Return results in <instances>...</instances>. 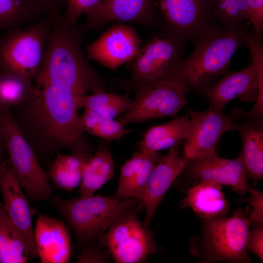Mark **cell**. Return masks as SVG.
I'll return each mask as SVG.
<instances>
[{
  "instance_id": "cell-19",
  "label": "cell",
  "mask_w": 263,
  "mask_h": 263,
  "mask_svg": "<svg viewBox=\"0 0 263 263\" xmlns=\"http://www.w3.org/2000/svg\"><path fill=\"white\" fill-rule=\"evenodd\" d=\"M36 247L41 263H67L71 254V238L61 221L39 215L34 231Z\"/></svg>"
},
{
  "instance_id": "cell-26",
  "label": "cell",
  "mask_w": 263,
  "mask_h": 263,
  "mask_svg": "<svg viewBox=\"0 0 263 263\" xmlns=\"http://www.w3.org/2000/svg\"><path fill=\"white\" fill-rule=\"evenodd\" d=\"M29 258L23 238L0 207V263H26Z\"/></svg>"
},
{
  "instance_id": "cell-6",
  "label": "cell",
  "mask_w": 263,
  "mask_h": 263,
  "mask_svg": "<svg viewBox=\"0 0 263 263\" xmlns=\"http://www.w3.org/2000/svg\"><path fill=\"white\" fill-rule=\"evenodd\" d=\"M185 42L162 29L154 33L127 63L131 76L114 79L113 87L130 91L172 75L184 59Z\"/></svg>"
},
{
  "instance_id": "cell-11",
  "label": "cell",
  "mask_w": 263,
  "mask_h": 263,
  "mask_svg": "<svg viewBox=\"0 0 263 263\" xmlns=\"http://www.w3.org/2000/svg\"><path fill=\"white\" fill-rule=\"evenodd\" d=\"M210 106L220 113L234 98L244 102H254L255 105L244 115L262 118L263 114V82L258 78L251 60L244 69L228 73L214 82L204 92Z\"/></svg>"
},
{
  "instance_id": "cell-31",
  "label": "cell",
  "mask_w": 263,
  "mask_h": 263,
  "mask_svg": "<svg viewBox=\"0 0 263 263\" xmlns=\"http://www.w3.org/2000/svg\"><path fill=\"white\" fill-rule=\"evenodd\" d=\"M162 157L159 151L146 154L140 169L126 190L123 199L133 198L141 203L149 175L156 164Z\"/></svg>"
},
{
  "instance_id": "cell-4",
  "label": "cell",
  "mask_w": 263,
  "mask_h": 263,
  "mask_svg": "<svg viewBox=\"0 0 263 263\" xmlns=\"http://www.w3.org/2000/svg\"><path fill=\"white\" fill-rule=\"evenodd\" d=\"M201 234L190 245L198 262L250 263L246 246L250 228L247 216L238 208L230 216L201 218Z\"/></svg>"
},
{
  "instance_id": "cell-25",
  "label": "cell",
  "mask_w": 263,
  "mask_h": 263,
  "mask_svg": "<svg viewBox=\"0 0 263 263\" xmlns=\"http://www.w3.org/2000/svg\"><path fill=\"white\" fill-rule=\"evenodd\" d=\"M49 16L32 0H0V37L10 29L32 24Z\"/></svg>"
},
{
  "instance_id": "cell-21",
  "label": "cell",
  "mask_w": 263,
  "mask_h": 263,
  "mask_svg": "<svg viewBox=\"0 0 263 263\" xmlns=\"http://www.w3.org/2000/svg\"><path fill=\"white\" fill-rule=\"evenodd\" d=\"M179 207L182 208L189 207L200 218L225 216L230 207L225 197L222 185L207 180L194 183L180 201Z\"/></svg>"
},
{
  "instance_id": "cell-29",
  "label": "cell",
  "mask_w": 263,
  "mask_h": 263,
  "mask_svg": "<svg viewBox=\"0 0 263 263\" xmlns=\"http://www.w3.org/2000/svg\"><path fill=\"white\" fill-rule=\"evenodd\" d=\"M80 118L85 132L109 142L118 140L131 131L117 120L104 117L86 109Z\"/></svg>"
},
{
  "instance_id": "cell-23",
  "label": "cell",
  "mask_w": 263,
  "mask_h": 263,
  "mask_svg": "<svg viewBox=\"0 0 263 263\" xmlns=\"http://www.w3.org/2000/svg\"><path fill=\"white\" fill-rule=\"evenodd\" d=\"M93 155L82 152L58 153L49 166V179L58 188L72 190L79 186L83 170Z\"/></svg>"
},
{
  "instance_id": "cell-15",
  "label": "cell",
  "mask_w": 263,
  "mask_h": 263,
  "mask_svg": "<svg viewBox=\"0 0 263 263\" xmlns=\"http://www.w3.org/2000/svg\"><path fill=\"white\" fill-rule=\"evenodd\" d=\"M142 43L143 40L134 28L117 23L88 44L86 58L114 70L132 60Z\"/></svg>"
},
{
  "instance_id": "cell-20",
  "label": "cell",
  "mask_w": 263,
  "mask_h": 263,
  "mask_svg": "<svg viewBox=\"0 0 263 263\" xmlns=\"http://www.w3.org/2000/svg\"><path fill=\"white\" fill-rule=\"evenodd\" d=\"M244 116V120H238L236 127L242 142V149L237 158L251 179L252 187L255 188L263 178V119Z\"/></svg>"
},
{
  "instance_id": "cell-13",
  "label": "cell",
  "mask_w": 263,
  "mask_h": 263,
  "mask_svg": "<svg viewBox=\"0 0 263 263\" xmlns=\"http://www.w3.org/2000/svg\"><path fill=\"white\" fill-rule=\"evenodd\" d=\"M86 16L81 31L100 29L113 22H132L148 29L160 24L157 0H102Z\"/></svg>"
},
{
  "instance_id": "cell-22",
  "label": "cell",
  "mask_w": 263,
  "mask_h": 263,
  "mask_svg": "<svg viewBox=\"0 0 263 263\" xmlns=\"http://www.w3.org/2000/svg\"><path fill=\"white\" fill-rule=\"evenodd\" d=\"M193 128L188 113L175 117L148 129L138 144L137 150L148 153L170 149L188 139Z\"/></svg>"
},
{
  "instance_id": "cell-1",
  "label": "cell",
  "mask_w": 263,
  "mask_h": 263,
  "mask_svg": "<svg viewBox=\"0 0 263 263\" xmlns=\"http://www.w3.org/2000/svg\"><path fill=\"white\" fill-rule=\"evenodd\" d=\"M52 25L36 84L65 87L79 95L106 91L104 79L85 58L81 31L64 14L50 16Z\"/></svg>"
},
{
  "instance_id": "cell-27",
  "label": "cell",
  "mask_w": 263,
  "mask_h": 263,
  "mask_svg": "<svg viewBox=\"0 0 263 263\" xmlns=\"http://www.w3.org/2000/svg\"><path fill=\"white\" fill-rule=\"evenodd\" d=\"M132 100L127 95L110 93L101 91L79 98V108H85L104 117L114 119L126 113Z\"/></svg>"
},
{
  "instance_id": "cell-18",
  "label": "cell",
  "mask_w": 263,
  "mask_h": 263,
  "mask_svg": "<svg viewBox=\"0 0 263 263\" xmlns=\"http://www.w3.org/2000/svg\"><path fill=\"white\" fill-rule=\"evenodd\" d=\"M183 143L170 148L156 164L149 175L141 202L146 210L143 224L147 227L166 192L183 172L189 160L181 153Z\"/></svg>"
},
{
  "instance_id": "cell-39",
  "label": "cell",
  "mask_w": 263,
  "mask_h": 263,
  "mask_svg": "<svg viewBox=\"0 0 263 263\" xmlns=\"http://www.w3.org/2000/svg\"><path fill=\"white\" fill-rule=\"evenodd\" d=\"M2 206H3V203L0 202V207H2Z\"/></svg>"
},
{
  "instance_id": "cell-28",
  "label": "cell",
  "mask_w": 263,
  "mask_h": 263,
  "mask_svg": "<svg viewBox=\"0 0 263 263\" xmlns=\"http://www.w3.org/2000/svg\"><path fill=\"white\" fill-rule=\"evenodd\" d=\"M35 87L32 81L22 75L0 69V107L10 109L25 103Z\"/></svg>"
},
{
  "instance_id": "cell-8",
  "label": "cell",
  "mask_w": 263,
  "mask_h": 263,
  "mask_svg": "<svg viewBox=\"0 0 263 263\" xmlns=\"http://www.w3.org/2000/svg\"><path fill=\"white\" fill-rule=\"evenodd\" d=\"M51 25L49 16L5 32L0 37V69L19 74L32 82L36 80Z\"/></svg>"
},
{
  "instance_id": "cell-12",
  "label": "cell",
  "mask_w": 263,
  "mask_h": 263,
  "mask_svg": "<svg viewBox=\"0 0 263 263\" xmlns=\"http://www.w3.org/2000/svg\"><path fill=\"white\" fill-rule=\"evenodd\" d=\"M161 29L185 41H193L215 24L207 0H157Z\"/></svg>"
},
{
  "instance_id": "cell-38",
  "label": "cell",
  "mask_w": 263,
  "mask_h": 263,
  "mask_svg": "<svg viewBox=\"0 0 263 263\" xmlns=\"http://www.w3.org/2000/svg\"><path fill=\"white\" fill-rule=\"evenodd\" d=\"M4 147L2 136L0 132V163L4 160L3 159V151Z\"/></svg>"
},
{
  "instance_id": "cell-7",
  "label": "cell",
  "mask_w": 263,
  "mask_h": 263,
  "mask_svg": "<svg viewBox=\"0 0 263 263\" xmlns=\"http://www.w3.org/2000/svg\"><path fill=\"white\" fill-rule=\"evenodd\" d=\"M0 132L11 169L27 198L40 201L50 198L52 188L47 174L39 164L28 143L8 109L0 107Z\"/></svg>"
},
{
  "instance_id": "cell-2",
  "label": "cell",
  "mask_w": 263,
  "mask_h": 263,
  "mask_svg": "<svg viewBox=\"0 0 263 263\" xmlns=\"http://www.w3.org/2000/svg\"><path fill=\"white\" fill-rule=\"evenodd\" d=\"M239 26L227 27L215 23L192 41L193 51L176 71L188 92L203 94L217 78L228 73L231 58L244 45Z\"/></svg>"
},
{
  "instance_id": "cell-30",
  "label": "cell",
  "mask_w": 263,
  "mask_h": 263,
  "mask_svg": "<svg viewBox=\"0 0 263 263\" xmlns=\"http://www.w3.org/2000/svg\"><path fill=\"white\" fill-rule=\"evenodd\" d=\"M213 17L227 27H236L248 20L245 0H207Z\"/></svg>"
},
{
  "instance_id": "cell-32",
  "label": "cell",
  "mask_w": 263,
  "mask_h": 263,
  "mask_svg": "<svg viewBox=\"0 0 263 263\" xmlns=\"http://www.w3.org/2000/svg\"><path fill=\"white\" fill-rule=\"evenodd\" d=\"M147 153L139 150L133 154L132 158L121 167L117 189L113 196L118 200H123L124 195L140 169Z\"/></svg>"
},
{
  "instance_id": "cell-9",
  "label": "cell",
  "mask_w": 263,
  "mask_h": 263,
  "mask_svg": "<svg viewBox=\"0 0 263 263\" xmlns=\"http://www.w3.org/2000/svg\"><path fill=\"white\" fill-rule=\"evenodd\" d=\"M129 110L117 120L125 126L176 115L186 103V87L176 71L162 79L136 88Z\"/></svg>"
},
{
  "instance_id": "cell-10",
  "label": "cell",
  "mask_w": 263,
  "mask_h": 263,
  "mask_svg": "<svg viewBox=\"0 0 263 263\" xmlns=\"http://www.w3.org/2000/svg\"><path fill=\"white\" fill-rule=\"evenodd\" d=\"M139 206L120 214L95 240L107 248L116 263L145 262L157 250L153 232L136 216Z\"/></svg>"
},
{
  "instance_id": "cell-17",
  "label": "cell",
  "mask_w": 263,
  "mask_h": 263,
  "mask_svg": "<svg viewBox=\"0 0 263 263\" xmlns=\"http://www.w3.org/2000/svg\"><path fill=\"white\" fill-rule=\"evenodd\" d=\"M183 170L194 183L202 180L213 181L226 186L242 196H245L251 187L242 163L237 158H222L216 150L206 156L189 160Z\"/></svg>"
},
{
  "instance_id": "cell-33",
  "label": "cell",
  "mask_w": 263,
  "mask_h": 263,
  "mask_svg": "<svg viewBox=\"0 0 263 263\" xmlns=\"http://www.w3.org/2000/svg\"><path fill=\"white\" fill-rule=\"evenodd\" d=\"M102 0H65V12L64 14L67 20L77 24L79 17L85 15L94 9Z\"/></svg>"
},
{
  "instance_id": "cell-3",
  "label": "cell",
  "mask_w": 263,
  "mask_h": 263,
  "mask_svg": "<svg viewBox=\"0 0 263 263\" xmlns=\"http://www.w3.org/2000/svg\"><path fill=\"white\" fill-rule=\"evenodd\" d=\"M80 96L63 86L36 84L26 102L31 104L32 114L42 134L73 152L91 153L90 145L83 139L85 132L77 113Z\"/></svg>"
},
{
  "instance_id": "cell-14",
  "label": "cell",
  "mask_w": 263,
  "mask_h": 263,
  "mask_svg": "<svg viewBox=\"0 0 263 263\" xmlns=\"http://www.w3.org/2000/svg\"><path fill=\"white\" fill-rule=\"evenodd\" d=\"M240 113L228 115L210 107L203 112L189 109L188 113L194 128L190 138L183 143L184 156L190 160L213 152L224 134L236 131V119Z\"/></svg>"
},
{
  "instance_id": "cell-35",
  "label": "cell",
  "mask_w": 263,
  "mask_h": 263,
  "mask_svg": "<svg viewBox=\"0 0 263 263\" xmlns=\"http://www.w3.org/2000/svg\"><path fill=\"white\" fill-rule=\"evenodd\" d=\"M248 20L255 33L263 31V0H245Z\"/></svg>"
},
{
  "instance_id": "cell-34",
  "label": "cell",
  "mask_w": 263,
  "mask_h": 263,
  "mask_svg": "<svg viewBox=\"0 0 263 263\" xmlns=\"http://www.w3.org/2000/svg\"><path fill=\"white\" fill-rule=\"evenodd\" d=\"M247 193L249 196L244 201L248 203L245 213L250 224L263 223V192L251 187Z\"/></svg>"
},
{
  "instance_id": "cell-24",
  "label": "cell",
  "mask_w": 263,
  "mask_h": 263,
  "mask_svg": "<svg viewBox=\"0 0 263 263\" xmlns=\"http://www.w3.org/2000/svg\"><path fill=\"white\" fill-rule=\"evenodd\" d=\"M114 174V162L107 144L101 143L87 164L78 192L80 196L93 195L110 181Z\"/></svg>"
},
{
  "instance_id": "cell-5",
  "label": "cell",
  "mask_w": 263,
  "mask_h": 263,
  "mask_svg": "<svg viewBox=\"0 0 263 263\" xmlns=\"http://www.w3.org/2000/svg\"><path fill=\"white\" fill-rule=\"evenodd\" d=\"M51 201L80 245L95 240L120 214L135 208L139 202L133 198L118 200L94 194L69 199L55 196Z\"/></svg>"
},
{
  "instance_id": "cell-37",
  "label": "cell",
  "mask_w": 263,
  "mask_h": 263,
  "mask_svg": "<svg viewBox=\"0 0 263 263\" xmlns=\"http://www.w3.org/2000/svg\"><path fill=\"white\" fill-rule=\"evenodd\" d=\"M43 8L51 16L55 14L62 13V10L65 6V0H32Z\"/></svg>"
},
{
  "instance_id": "cell-36",
  "label": "cell",
  "mask_w": 263,
  "mask_h": 263,
  "mask_svg": "<svg viewBox=\"0 0 263 263\" xmlns=\"http://www.w3.org/2000/svg\"><path fill=\"white\" fill-rule=\"evenodd\" d=\"M249 230L246 243L247 250L263 261V223H257L253 225Z\"/></svg>"
},
{
  "instance_id": "cell-16",
  "label": "cell",
  "mask_w": 263,
  "mask_h": 263,
  "mask_svg": "<svg viewBox=\"0 0 263 263\" xmlns=\"http://www.w3.org/2000/svg\"><path fill=\"white\" fill-rule=\"evenodd\" d=\"M15 177L7 159L0 163V192L2 208L23 238L30 259L38 258L34 241L32 219L37 209L31 206Z\"/></svg>"
}]
</instances>
